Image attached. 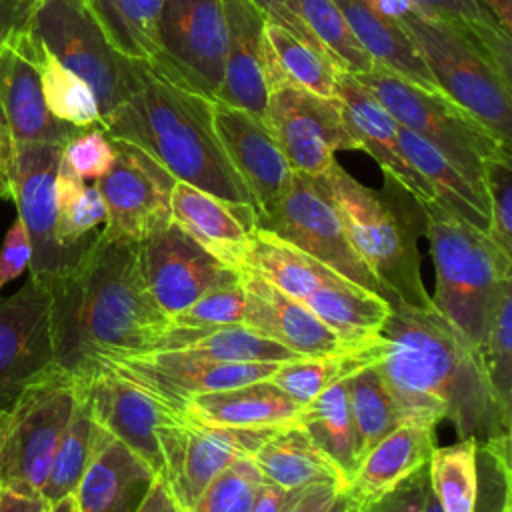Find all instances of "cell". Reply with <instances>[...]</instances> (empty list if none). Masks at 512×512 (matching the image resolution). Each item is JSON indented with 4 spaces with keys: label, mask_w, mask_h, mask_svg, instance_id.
I'll use <instances>...</instances> for the list:
<instances>
[{
    "label": "cell",
    "mask_w": 512,
    "mask_h": 512,
    "mask_svg": "<svg viewBox=\"0 0 512 512\" xmlns=\"http://www.w3.org/2000/svg\"><path fill=\"white\" fill-rule=\"evenodd\" d=\"M46 286L54 360L82 384L112 360L158 350L172 328L144 282L138 242L98 232Z\"/></svg>",
    "instance_id": "obj_1"
},
{
    "label": "cell",
    "mask_w": 512,
    "mask_h": 512,
    "mask_svg": "<svg viewBox=\"0 0 512 512\" xmlns=\"http://www.w3.org/2000/svg\"><path fill=\"white\" fill-rule=\"evenodd\" d=\"M374 362L400 422L434 426L450 420L458 440L476 444L510 436L484 374L480 352L432 306L388 300Z\"/></svg>",
    "instance_id": "obj_2"
},
{
    "label": "cell",
    "mask_w": 512,
    "mask_h": 512,
    "mask_svg": "<svg viewBox=\"0 0 512 512\" xmlns=\"http://www.w3.org/2000/svg\"><path fill=\"white\" fill-rule=\"evenodd\" d=\"M102 130L112 140L144 150L174 180L256 210L216 134L212 100L170 82L148 62H142L136 88L104 120Z\"/></svg>",
    "instance_id": "obj_3"
},
{
    "label": "cell",
    "mask_w": 512,
    "mask_h": 512,
    "mask_svg": "<svg viewBox=\"0 0 512 512\" xmlns=\"http://www.w3.org/2000/svg\"><path fill=\"white\" fill-rule=\"evenodd\" d=\"M324 176L344 232L374 274L386 300L412 308H432L420 272L418 236L424 234L420 202L394 178L374 190L334 162Z\"/></svg>",
    "instance_id": "obj_4"
},
{
    "label": "cell",
    "mask_w": 512,
    "mask_h": 512,
    "mask_svg": "<svg viewBox=\"0 0 512 512\" xmlns=\"http://www.w3.org/2000/svg\"><path fill=\"white\" fill-rule=\"evenodd\" d=\"M420 208L436 270L432 304L478 350L490 312L512 282V254L438 200Z\"/></svg>",
    "instance_id": "obj_5"
},
{
    "label": "cell",
    "mask_w": 512,
    "mask_h": 512,
    "mask_svg": "<svg viewBox=\"0 0 512 512\" xmlns=\"http://www.w3.org/2000/svg\"><path fill=\"white\" fill-rule=\"evenodd\" d=\"M244 266L304 304L350 342L374 340L390 312L384 296L348 280L260 226L248 234Z\"/></svg>",
    "instance_id": "obj_6"
},
{
    "label": "cell",
    "mask_w": 512,
    "mask_h": 512,
    "mask_svg": "<svg viewBox=\"0 0 512 512\" xmlns=\"http://www.w3.org/2000/svg\"><path fill=\"white\" fill-rule=\"evenodd\" d=\"M396 24L408 34L442 92L496 140L512 144V92L480 46L460 28L416 8Z\"/></svg>",
    "instance_id": "obj_7"
},
{
    "label": "cell",
    "mask_w": 512,
    "mask_h": 512,
    "mask_svg": "<svg viewBox=\"0 0 512 512\" xmlns=\"http://www.w3.org/2000/svg\"><path fill=\"white\" fill-rule=\"evenodd\" d=\"M82 382L54 364L0 412V484L40 492Z\"/></svg>",
    "instance_id": "obj_8"
},
{
    "label": "cell",
    "mask_w": 512,
    "mask_h": 512,
    "mask_svg": "<svg viewBox=\"0 0 512 512\" xmlns=\"http://www.w3.org/2000/svg\"><path fill=\"white\" fill-rule=\"evenodd\" d=\"M356 78L400 126L438 148L484 190V162L500 152H512L448 96L426 92L380 66Z\"/></svg>",
    "instance_id": "obj_9"
},
{
    "label": "cell",
    "mask_w": 512,
    "mask_h": 512,
    "mask_svg": "<svg viewBox=\"0 0 512 512\" xmlns=\"http://www.w3.org/2000/svg\"><path fill=\"white\" fill-rule=\"evenodd\" d=\"M30 30L92 88L102 124L136 88L144 60L110 44L86 0H38Z\"/></svg>",
    "instance_id": "obj_10"
},
{
    "label": "cell",
    "mask_w": 512,
    "mask_h": 512,
    "mask_svg": "<svg viewBox=\"0 0 512 512\" xmlns=\"http://www.w3.org/2000/svg\"><path fill=\"white\" fill-rule=\"evenodd\" d=\"M226 58L222 0H164L156 22V54L148 62L170 82L216 100Z\"/></svg>",
    "instance_id": "obj_11"
},
{
    "label": "cell",
    "mask_w": 512,
    "mask_h": 512,
    "mask_svg": "<svg viewBox=\"0 0 512 512\" xmlns=\"http://www.w3.org/2000/svg\"><path fill=\"white\" fill-rule=\"evenodd\" d=\"M256 226L270 230L348 280L382 296L380 284L344 232L324 176L292 172L288 188L276 204L256 216Z\"/></svg>",
    "instance_id": "obj_12"
},
{
    "label": "cell",
    "mask_w": 512,
    "mask_h": 512,
    "mask_svg": "<svg viewBox=\"0 0 512 512\" xmlns=\"http://www.w3.org/2000/svg\"><path fill=\"white\" fill-rule=\"evenodd\" d=\"M276 428H230L178 414L158 428L168 482L180 512H186L204 486L240 456H250Z\"/></svg>",
    "instance_id": "obj_13"
},
{
    "label": "cell",
    "mask_w": 512,
    "mask_h": 512,
    "mask_svg": "<svg viewBox=\"0 0 512 512\" xmlns=\"http://www.w3.org/2000/svg\"><path fill=\"white\" fill-rule=\"evenodd\" d=\"M112 142L114 164L94 182L106 206L100 234L112 240L140 242L172 222L176 180L138 146L124 140Z\"/></svg>",
    "instance_id": "obj_14"
},
{
    "label": "cell",
    "mask_w": 512,
    "mask_h": 512,
    "mask_svg": "<svg viewBox=\"0 0 512 512\" xmlns=\"http://www.w3.org/2000/svg\"><path fill=\"white\" fill-rule=\"evenodd\" d=\"M264 124L292 172L322 176L336 162L334 152L358 150L338 98L328 100L292 84L268 92Z\"/></svg>",
    "instance_id": "obj_15"
},
{
    "label": "cell",
    "mask_w": 512,
    "mask_h": 512,
    "mask_svg": "<svg viewBox=\"0 0 512 512\" xmlns=\"http://www.w3.org/2000/svg\"><path fill=\"white\" fill-rule=\"evenodd\" d=\"M280 364L218 362L180 350H154L112 360L104 368L138 384L172 412L184 414L192 396L268 380Z\"/></svg>",
    "instance_id": "obj_16"
},
{
    "label": "cell",
    "mask_w": 512,
    "mask_h": 512,
    "mask_svg": "<svg viewBox=\"0 0 512 512\" xmlns=\"http://www.w3.org/2000/svg\"><path fill=\"white\" fill-rule=\"evenodd\" d=\"M62 146L18 142L14 160V202L32 244L30 276L50 284L82 254L68 252L56 240V174Z\"/></svg>",
    "instance_id": "obj_17"
},
{
    "label": "cell",
    "mask_w": 512,
    "mask_h": 512,
    "mask_svg": "<svg viewBox=\"0 0 512 512\" xmlns=\"http://www.w3.org/2000/svg\"><path fill=\"white\" fill-rule=\"evenodd\" d=\"M144 282L170 318L208 290L240 280L238 270L224 266L174 222L138 242Z\"/></svg>",
    "instance_id": "obj_18"
},
{
    "label": "cell",
    "mask_w": 512,
    "mask_h": 512,
    "mask_svg": "<svg viewBox=\"0 0 512 512\" xmlns=\"http://www.w3.org/2000/svg\"><path fill=\"white\" fill-rule=\"evenodd\" d=\"M54 364L50 290L30 276L12 296L0 298V412Z\"/></svg>",
    "instance_id": "obj_19"
},
{
    "label": "cell",
    "mask_w": 512,
    "mask_h": 512,
    "mask_svg": "<svg viewBox=\"0 0 512 512\" xmlns=\"http://www.w3.org/2000/svg\"><path fill=\"white\" fill-rule=\"evenodd\" d=\"M238 274L244 288L242 324L248 330L300 356L348 352L370 342H350L342 338L304 304L278 290L248 266L242 264Z\"/></svg>",
    "instance_id": "obj_20"
},
{
    "label": "cell",
    "mask_w": 512,
    "mask_h": 512,
    "mask_svg": "<svg viewBox=\"0 0 512 512\" xmlns=\"http://www.w3.org/2000/svg\"><path fill=\"white\" fill-rule=\"evenodd\" d=\"M84 390L94 420L162 476L164 460L158 428L176 418L178 412H172L144 388L110 368L84 382Z\"/></svg>",
    "instance_id": "obj_21"
},
{
    "label": "cell",
    "mask_w": 512,
    "mask_h": 512,
    "mask_svg": "<svg viewBox=\"0 0 512 512\" xmlns=\"http://www.w3.org/2000/svg\"><path fill=\"white\" fill-rule=\"evenodd\" d=\"M0 108L18 142L64 146L84 128L54 118L44 102L40 76L32 58V30H14L0 44Z\"/></svg>",
    "instance_id": "obj_22"
},
{
    "label": "cell",
    "mask_w": 512,
    "mask_h": 512,
    "mask_svg": "<svg viewBox=\"0 0 512 512\" xmlns=\"http://www.w3.org/2000/svg\"><path fill=\"white\" fill-rule=\"evenodd\" d=\"M216 134L256 204V216L270 210L288 188L292 168L268 126L242 108L212 100Z\"/></svg>",
    "instance_id": "obj_23"
},
{
    "label": "cell",
    "mask_w": 512,
    "mask_h": 512,
    "mask_svg": "<svg viewBox=\"0 0 512 512\" xmlns=\"http://www.w3.org/2000/svg\"><path fill=\"white\" fill-rule=\"evenodd\" d=\"M226 58L218 102L242 108L264 122L268 104L264 14L252 0H222Z\"/></svg>",
    "instance_id": "obj_24"
},
{
    "label": "cell",
    "mask_w": 512,
    "mask_h": 512,
    "mask_svg": "<svg viewBox=\"0 0 512 512\" xmlns=\"http://www.w3.org/2000/svg\"><path fill=\"white\" fill-rule=\"evenodd\" d=\"M338 102L342 118L358 150L368 152L384 176L400 182L418 202L436 200L428 182L408 164L398 144V122L374 94L350 72L338 74Z\"/></svg>",
    "instance_id": "obj_25"
},
{
    "label": "cell",
    "mask_w": 512,
    "mask_h": 512,
    "mask_svg": "<svg viewBox=\"0 0 512 512\" xmlns=\"http://www.w3.org/2000/svg\"><path fill=\"white\" fill-rule=\"evenodd\" d=\"M172 222L218 262L238 270L248 252V234L256 226V210L224 202L176 180L172 188Z\"/></svg>",
    "instance_id": "obj_26"
},
{
    "label": "cell",
    "mask_w": 512,
    "mask_h": 512,
    "mask_svg": "<svg viewBox=\"0 0 512 512\" xmlns=\"http://www.w3.org/2000/svg\"><path fill=\"white\" fill-rule=\"evenodd\" d=\"M158 474L102 426L76 486L80 512H136Z\"/></svg>",
    "instance_id": "obj_27"
},
{
    "label": "cell",
    "mask_w": 512,
    "mask_h": 512,
    "mask_svg": "<svg viewBox=\"0 0 512 512\" xmlns=\"http://www.w3.org/2000/svg\"><path fill=\"white\" fill-rule=\"evenodd\" d=\"M434 448V426L400 422L364 454L344 490L348 500L360 502L392 490L418 468L428 464Z\"/></svg>",
    "instance_id": "obj_28"
},
{
    "label": "cell",
    "mask_w": 512,
    "mask_h": 512,
    "mask_svg": "<svg viewBox=\"0 0 512 512\" xmlns=\"http://www.w3.org/2000/svg\"><path fill=\"white\" fill-rule=\"evenodd\" d=\"M300 404L260 380L228 390L204 392L190 398L184 414L200 422L230 428H280L298 422Z\"/></svg>",
    "instance_id": "obj_29"
},
{
    "label": "cell",
    "mask_w": 512,
    "mask_h": 512,
    "mask_svg": "<svg viewBox=\"0 0 512 512\" xmlns=\"http://www.w3.org/2000/svg\"><path fill=\"white\" fill-rule=\"evenodd\" d=\"M376 66L432 94H442L432 72L400 24L372 12L364 0H334Z\"/></svg>",
    "instance_id": "obj_30"
},
{
    "label": "cell",
    "mask_w": 512,
    "mask_h": 512,
    "mask_svg": "<svg viewBox=\"0 0 512 512\" xmlns=\"http://www.w3.org/2000/svg\"><path fill=\"white\" fill-rule=\"evenodd\" d=\"M398 144L408 164L428 182L436 200L468 224L488 234L490 204L484 188L466 178L438 148L398 124Z\"/></svg>",
    "instance_id": "obj_31"
},
{
    "label": "cell",
    "mask_w": 512,
    "mask_h": 512,
    "mask_svg": "<svg viewBox=\"0 0 512 512\" xmlns=\"http://www.w3.org/2000/svg\"><path fill=\"white\" fill-rule=\"evenodd\" d=\"M250 456L262 476L284 490H300L316 482H334L344 490L336 466L298 424L272 430Z\"/></svg>",
    "instance_id": "obj_32"
},
{
    "label": "cell",
    "mask_w": 512,
    "mask_h": 512,
    "mask_svg": "<svg viewBox=\"0 0 512 512\" xmlns=\"http://www.w3.org/2000/svg\"><path fill=\"white\" fill-rule=\"evenodd\" d=\"M344 380L328 386L322 394L304 404L296 424L336 466L346 490L362 456Z\"/></svg>",
    "instance_id": "obj_33"
},
{
    "label": "cell",
    "mask_w": 512,
    "mask_h": 512,
    "mask_svg": "<svg viewBox=\"0 0 512 512\" xmlns=\"http://www.w3.org/2000/svg\"><path fill=\"white\" fill-rule=\"evenodd\" d=\"M264 40L268 92L276 86L292 84L316 96L336 100L340 72L326 56L270 20H264Z\"/></svg>",
    "instance_id": "obj_34"
},
{
    "label": "cell",
    "mask_w": 512,
    "mask_h": 512,
    "mask_svg": "<svg viewBox=\"0 0 512 512\" xmlns=\"http://www.w3.org/2000/svg\"><path fill=\"white\" fill-rule=\"evenodd\" d=\"M158 350H180L218 362H288L300 358V354L248 330L244 324L212 330L170 328Z\"/></svg>",
    "instance_id": "obj_35"
},
{
    "label": "cell",
    "mask_w": 512,
    "mask_h": 512,
    "mask_svg": "<svg viewBox=\"0 0 512 512\" xmlns=\"http://www.w3.org/2000/svg\"><path fill=\"white\" fill-rule=\"evenodd\" d=\"M382 348L384 342L382 336L378 334L368 344L348 352L300 356L282 362L268 380L294 402L304 406L318 394H322L328 386L348 378L350 374L368 364H374L380 358Z\"/></svg>",
    "instance_id": "obj_36"
},
{
    "label": "cell",
    "mask_w": 512,
    "mask_h": 512,
    "mask_svg": "<svg viewBox=\"0 0 512 512\" xmlns=\"http://www.w3.org/2000/svg\"><path fill=\"white\" fill-rule=\"evenodd\" d=\"M32 58L40 76L44 102L50 114L76 128H100V108L92 88L66 68L32 32Z\"/></svg>",
    "instance_id": "obj_37"
},
{
    "label": "cell",
    "mask_w": 512,
    "mask_h": 512,
    "mask_svg": "<svg viewBox=\"0 0 512 512\" xmlns=\"http://www.w3.org/2000/svg\"><path fill=\"white\" fill-rule=\"evenodd\" d=\"M106 222V206L96 184H86L62 162L56 174V240L62 248L82 254Z\"/></svg>",
    "instance_id": "obj_38"
},
{
    "label": "cell",
    "mask_w": 512,
    "mask_h": 512,
    "mask_svg": "<svg viewBox=\"0 0 512 512\" xmlns=\"http://www.w3.org/2000/svg\"><path fill=\"white\" fill-rule=\"evenodd\" d=\"M100 424L94 420L90 402L84 390V384L80 388L78 400L74 404L72 416L66 424V430L58 442V448L54 452L46 482L40 490L42 498L50 504L66 494H74L76 486L92 458L96 440H98Z\"/></svg>",
    "instance_id": "obj_39"
},
{
    "label": "cell",
    "mask_w": 512,
    "mask_h": 512,
    "mask_svg": "<svg viewBox=\"0 0 512 512\" xmlns=\"http://www.w3.org/2000/svg\"><path fill=\"white\" fill-rule=\"evenodd\" d=\"M110 44L132 60L156 54V22L164 0H86Z\"/></svg>",
    "instance_id": "obj_40"
},
{
    "label": "cell",
    "mask_w": 512,
    "mask_h": 512,
    "mask_svg": "<svg viewBox=\"0 0 512 512\" xmlns=\"http://www.w3.org/2000/svg\"><path fill=\"white\" fill-rule=\"evenodd\" d=\"M424 12L466 32L490 58L498 72L512 80V42L492 12L480 0H412Z\"/></svg>",
    "instance_id": "obj_41"
},
{
    "label": "cell",
    "mask_w": 512,
    "mask_h": 512,
    "mask_svg": "<svg viewBox=\"0 0 512 512\" xmlns=\"http://www.w3.org/2000/svg\"><path fill=\"white\" fill-rule=\"evenodd\" d=\"M428 478L442 512H474L476 502V440L464 438L452 446L434 448Z\"/></svg>",
    "instance_id": "obj_42"
},
{
    "label": "cell",
    "mask_w": 512,
    "mask_h": 512,
    "mask_svg": "<svg viewBox=\"0 0 512 512\" xmlns=\"http://www.w3.org/2000/svg\"><path fill=\"white\" fill-rule=\"evenodd\" d=\"M344 382L352 420L358 434L360 456L364 458V454L374 444H378L400 424V416L374 364L356 370Z\"/></svg>",
    "instance_id": "obj_43"
},
{
    "label": "cell",
    "mask_w": 512,
    "mask_h": 512,
    "mask_svg": "<svg viewBox=\"0 0 512 512\" xmlns=\"http://www.w3.org/2000/svg\"><path fill=\"white\" fill-rule=\"evenodd\" d=\"M302 18L338 72L354 76L376 68L334 0H298Z\"/></svg>",
    "instance_id": "obj_44"
},
{
    "label": "cell",
    "mask_w": 512,
    "mask_h": 512,
    "mask_svg": "<svg viewBox=\"0 0 512 512\" xmlns=\"http://www.w3.org/2000/svg\"><path fill=\"white\" fill-rule=\"evenodd\" d=\"M502 418L512 424V282L500 292L478 348Z\"/></svg>",
    "instance_id": "obj_45"
},
{
    "label": "cell",
    "mask_w": 512,
    "mask_h": 512,
    "mask_svg": "<svg viewBox=\"0 0 512 512\" xmlns=\"http://www.w3.org/2000/svg\"><path fill=\"white\" fill-rule=\"evenodd\" d=\"M262 482L252 456H240L204 486L186 512H250Z\"/></svg>",
    "instance_id": "obj_46"
},
{
    "label": "cell",
    "mask_w": 512,
    "mask_h": 512,
    "mask_svg": "<svg viewBox=\"0 0 512 512\" xmlns=\"http://www.w3.org/2000/svg\"><path fill=\"white\" fill-rule=\"evenodd\" d=\"M474 512L510 510V436L476 444Z\"/></svg>",
    "instance_id": "obj_47"
},
{
    "label": "cell",
    "mask_w": 512,
    "mask_h": 512,
    "mask_svg": "<svg viewBox=\"0 0 512 512\" xmlns=\"http://www.w3.org/2000/svg\"><path fill=\"white\" fill-rule=\"evenodd\" d=\"M240 276V274H238ZM244 318V288L238 282L208 290L188 308L170 316L172 328L182 330H212L230 324H242Z\"/></svg>",
    "instance_id": "obj_48"
},
{
    "label": "cell",
    "mask_w": 512,
    "mask_h": 512,
    "mask_svg": "<svg viewBox=\"0 0 512 512\" xmlns=\"http://www.w3.org/2000/svg\"><path fill=\"white\" fill-rule=\"evenodd\" d=\"M484 186L490 204L488 236L512 254V152H500L484 162Z\"/></svg>",
    "instance_id": "obj_49"
},
{
    "label": "cell",
    "mask_w": 512,
    "mask_h": 512,
    "mask_svg": "<svg viewBox=\"0 0 512 512\" xmlns=\"http://www.w3.org/2000/svg\"><path fill=\"white\" fill-rule=\"evenodd\" d=\"M114 142L100 128H84L74 134L60 154V162L82 180H100L114 164Z\"/></svg>",
    "instance_id": "obj_50"
},
{
    "label": "cell",
    "mask_w": 512,
    "mask_h": 512,
    "mask_svg": "<svg viewBox=\"0 0 512 512\" xmlns=\"http://www.w3.org/2000/svg\"><path fill=\"white\" fill-rule=\"evenodd\" d=\"M430 496L432 490L428 478V464H424L406 480L380 496L360 502L348 500L346 512H424Z\"/></svg>",
    "instance_id": "obj_51"
},
{
    "label": "cell",
    "mask_w": 512,
    "mask_h": 512,
    "mask_svg": "<svg viewBox=\"0 0 512 512\" xmlns=\"http://www.w3.org/2000/svg\"><path fill=\"white\" fill-rule=\"evenodd\" d=\"M32 260V244L26 226L16 218L4 234L0 248V290L28 270Z\"/></svg>",
    "instance_id": "obj_52"
},
{
    "label": "cell",
    "mask_w": 512,
    "mask_h": 512,
    "mask_svg": "<svg viewBox=\"0 0 512 512\" xmlns=\"http://www.w3.org/2000/svg\"><path fill=\"white\" fill-rule=\"evenodd\" d=\"M252 2L258 6V10L264 14L266 20L286 28L290 34H294L296 38L306 42L310 48H314L318 54L328 58L322 44L314 38V34L306 26V22L302 18V12H300V6H298V0H252Z\"/></svg>",
    "instance_id": "obj_53"
},
{
    "label": "cell",
    "mask_w": 512,
    "mask_h": 512,
    "mask_svg": "<svg viewBox=\"0 0 512 512\" xmlns=\"http://www.w3.org/2000/svg\"><path fill=\"white\" fill-rule=\"evenodd\" d=\"M346 500L344 490L334 482H316L300 490L284 512H338Z\"/></svg>",
    "instance_id": "obj_54"
},
{
    "label": "cell",
    "mask_w": 512,
    "mask_h": 512,
    "mask_svg": "<svg viewBox=\"0 0 512 512\" xmlns=\"http://www.w3.org/2000/svg\"><path fill=\"white\" fill-rule=\"evenodd\" d=\"M14 160H16V140L0 108V198L4 200H14V186H12Z\"/></svg>",
    "instance_id": "obj_55"
},
{
    "label": "cell",
    "mask_w": 512,
    "mask_h": 512,
    "mask_svg": "<svg viewBox=\"0 0 512 512\" xmlns=\"http://www.w3.org/2000/svg\"><path fill=\"white\" fill-rule=\"evenodd\" d=\"M46 506L48 502L36 490L0 484V512H44Z\"/></svg>",
    "instance_id": "obj_56"
},
{
    "label": "cell",
    "mask_w": 512,
    "mask_h": 512,
    "mask_svg": "<svg viewBox=\"0 0 512 512\" xmlns=\"http://www.w3.org/2000/svg\"><path fill=\"white\" fill-rule=\"evenodd\" d=\"M38 0H0V44L20 28L30 26Z\"/></svg>",
    "instance_id": "obj_57"
},
{
    "label": "cell",
    "mask_w": 512,
    "mask_h": 512,
    "mask_svg": "<svg viewBox=\"0 0 512 512\" xmlns=\"http://www.w3.org/2000/svg\"><path fill=\"white\" fill-rule=\"evenodd\" d=\"M300 490H284L278 484L264 478V482L256 492L250 512H284L300 494Z\"/></svg>",
    "instance_id": "obj_58"
},
{
    "label": "cell",
    "mask_w": 512,
    "mask_h": 512,
    "mask_svg": "<svg viewBox=\"0 0 512 512\" xmlns=\"http://www.w3.org/2000/svg\"><path fill=\"white\" fill-rule=\"evenodd\" d=\"M136 512H180L174 494L162 476L154 478L146 498L142 500Z\"/></svg>",
    "instance_id": "obj_59"
},
{
    "label": "cell",
    "mask_w": 512,
    "mask_h": 512,
    "mask_svg": "<svg viewBox=\"0 0 512 512\" xmlns=\"http://www.w3.org/2000/svg\"><path fill=\"white\" fill-rule=\"evenodd\" d=\"M364 2L372 12H376L378 16H382L386 20H392V22H398L406 14L420 8L412 0H364Z\"/></svg>",
    "instance_id": "obj_60"
},
{
    "label": "cell",
    "mask_w": 512,
    "mask_h": 512,
    "mask_svg": "<svg viewBox=\"0 0 512 512\" xmlns=\"http://www.w3.org/2000/svg\"><path fill=\"white\" fill-rule=\"evenodd\" d=\"M490 12L492 16L498 20V24L510 32V14H512V0H480Z\"/></svg>",
    "instance_id": "obj_61"
},
{
    "label": "cell",
    "mask_w": 512,
    "mask_h": 512,
    "mask_svg": "<svg viewBox=\"0 0 512 512\" xmlns=\"http://www.w3.org/2000/svg\"><path fill=\"white\" fill-rule=\"evenodd\" d=\"M44 512H80V508H78L76 496L74 494H66V496L50 502Z\"/></svg>",
    "instance_id": "obj_62"
},
{
    "label": "cell",
    "mask_w": 512,
    "mask_h": 512,
    "mask_svg": "<svg viewBox=\"0 0 512 512\" xmlns=\"http://www.w3.org/2000/svg\"><path fill=\"white\" fill-rule=\"evenodd\" d=\"M424 512H442L440 510V506H438V502L434 500V496H430V500H428V504H426V510Z\"/></svg>",
    "instance_id": "obj_63"
}]
</instances>
